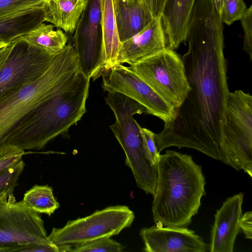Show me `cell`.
Here are the masks:
<instances>
[{
  "instance_id": "cell-25",
  "label": "cell",
  "mask_w": 252,
  "mask_h": 252,
  "mask_svg": "<svg viewBox=\"0 0 252 252\" xmlns=\"http://www.w3.org/2000/svg\"><path fill=\"white\" fill-rule=\"evenodd\" d=\"M246 9L243 0H223L220 15L222 23L230 25L240 20Z\"/></svg>"
},
{
  "instance_id": "cell-30",
  "label": "cell",
  "mask_w": 252,
  "mask_h": 252,
  "mask_svg": "<svg viewBox=\"0 0 252 252\" xmlns=\"http://www.w3.org/2000/svg\"><path fill=\"white\" fill-rule=\"evenodd\" d=\"M60 252L58 246L53 243L50 244L37 243L21 248L16 252Z\"/></svg>"
},
{
  "instance_id": "cell-7",
  "label": "cell",
  "mask_w": 252,
  "mask_h": 252,
  "mask_svg": "<svg viewBox=\"0 0 252 252\" xmlns=\"http://www.w3.org/2000/svg\"><path fill=\"white\" fill-rule=\"evenodd\" d=\"M134 217L126 206H109L88 216L68 220L63 227H54L48 236L60 252H69L73 247L118 234L130 226Z\"/></svg>"
},
{
  "instance_id": "cell-15",
  "label": "cell",
  "mask_w": 252,
  "mask_h": 252,
  "mask_svg": "<svg viewBox=\"0 0 252 252\" xmlns=\"http://www.w3.org/2000/svg\"><path fill=\"white\" fill-rule=\"evenodd\" d=\"M195 0H168L161 16L166 48L177 49L186 41L191 12Z\"/></svg>"
},
{
  "instance_id": "cell-18",
  "label": "cell",
  "mask_w": 252,
  "mask_h": 252,
  "mask_svg": "<svg viewBox=\"0 0 252 252\" xmlns=\"http://www.w3.org/2000/svg\"><path fill=\"white\" fill-rule=\"evenodd\" d=\"M99 3L101 48L105 71L117 65L121 42L117 26L114 0H99Z\"/></svg>"
},
{
  "instance_id": "cell-22",
  "label": "cell",
  "mask_w": 252,
  "mask_h": 252,
  "mask_svg": "<svg viewBox=\"0 0 252 252\" xmlns=\"http://www.w3.org/2000/svg\"><path fill=\"white\" fill-rule=\"evenodd\" d=\"M124 247L110 237L101 238L71 248V252H121Z\"/></svg>"
},
{
  "instance_id": "cell-19",
  "label": "cell",
  "mask_w": 252,
  "mask_h": 252,
  "mask_svg": "<svg viewBox=\"0 0 252 252\" xmlns=\"http://www.w3.org/2000/svg\"><path fill=\"white\" fill-rule=\"evenodd\" d=\"M42 8H33L0 17V42L9 43L44 22Z\"/></svg>"
},
{
  "instance_id": "cell-26",
  "label": "cell",
  "mask_w": 252,
  "mask_h": 252,
  "mask_svg": "<svg viewBox=\"0 0 252 252\" xmlns=\"http://www.w3.org/2000/svg\"><path fill=\"white\" fill-rule=\"evenodd\" d=\"M144 152L146 158L153 165L158 166L159 159V153L158 152L155 134L151 130L141 127L138 124Z\"/></svg>"
},
{
  "instance_id": "cell-32",
  "label": "cell",
  "mask_w": 252,
  "mask_h": 252,
  "mask_svg": "<svg viewBox=\"0 0 252 252\" xmlns=\"http://www.w3.org/2000/svg\"><path fill=\"white\" fill-rule=\"evenodd\" d=\"M10 42L4 47L0 49V67L2 65L9 52L10 48Z\"/></svg>"
},
{
  "instance_id": "cell-9",
  "label": "cell",
  "mask_w": 252,
  "mask_h": 252,
  "mask_svg": "<svg viewBox=\"0 0 252 252\" xmlns=\"http://www.w3.org/2000/svg\"><path fill=\"white\" fill-rule=\"evenodd\" d=\"M129 67L174 109L190 90L181 57L174 50L166 48Z\"/></svg>"
},
{
  "instance_id": "cell-29",
  "label": "cell",
  "mask_w": 252,
  "mask_h": 252,
  "mask_svg": "<svg viewBox=\"0 0 252 252\" xmlns=\"http://www.w3.org/2000/svg\"><path fill=\"white\" fill-rule=\"evenodd\" d=\"M168 0H142L154 18H161Z\"/></svg>"
},
{
  "instance_id": "cell-21",
  "label": "cell",
  "mask_w": 252,
  "mask_h": 252,
  "mask_svg": "<svg viewBox=\"0 0 252 252\" xmlns=\"http://www.w3.org/2000/svg\"><path fill=\"white\" fill-rule=\"evenodd\" d=\"M23 200L33 211L50 216L60 207L52 188L47 185H35L24 194Z\"/></svg>"
},
{
  "instance_id": "cell-5",
  "label": "cell",
  "mask_w": 252,
  "mask_h": 252,
  "mask_svg": "<svg viewBox=\"0 0 252 252\" xmlns=\"http://www.w3.org/2000/svg\"><path fill=\"white\" fill-rule=\"evenodd\" d=\"M105 101L115 117V122L110 127L125 153L126 164L131 170L137 186L144 190L154 188L157 183L158 167L146 158L138 124L133 117L146 113L145 108L117 92L108 93Z\"/></svg>"
},
{
  "instance_id": "cell-34",
  "label": "cell",
  "mask_w": 252,
  "mask_h": 252,
  "mask_svg": "<svg viewBox=\"0 0 252 252\" xmlns=\"http://www.w3.org/2000/svg\"><path fill=\"white\" fill-rule=\"evenodd\" d=\"M126 3H132L142 1V0H122Z\"/></svg>"
},
{
  "instance_id": "cell-12",
  "label": "cell",
  "mask_w": 252,
  "mask_h": 252,
  "mask_svg": "<svg viewBox=\"0 0 252 252\" xmlns=\"http://www.w3.org/2000/svg\"><path fill=\"white\" fill-rule=\"evenodd\" d=\"M140 235L146 252H206L209 246L193 231L186 227H162L157 224L143 228Z\"/></svg>"
},
{
  "instance_id": "cell-27",
  "label": "cell",
  "mask_w": 252,
  "mask_h": 252,
  "mask_svg": "<svg viewBox=\"0 0 252 252\" xmlns=\"http://www.w3.org/2000/svg\"><path fill=\"white\" fill-rule=\"evenodd\" d=\"M25 150L15 145L5 144L0 148V171L22 159Z\"/></svg>"
},
{
  "instance_id": "cell-28",
  "label": "cell",
  "mask_w": 252,
  "mask_h": 252,
  "mask_svg": "<svg viewBox=\"0 0 252 252\" xmlns=\"http://www.w3.org/2000/svg\"><path fill=\"white\" fill-rule=\"evenodd\" d=\"M244 33L243 50L252 59V5L247 8L240 20Z\"/></svg>"
},
{
  "instance_id": "cell-3",
  "label": "cell",
  "mask_w": 252,
  "mask_h": 252,
  "mask_svg": "<svg viewBox=\"0 0 252 252\" xmlns=\"http://www.w3.org/2000/svg\"><path fill=\"white\" fill-rule=\"evenodd\" d=\"M90 82V79L80 71L71 84L30 112L13 130L5 144L24 150H39L66 133L87 111Z\"/></svg>"
},
{
  "instance_id": "cell-13",
  "label": "cell",
  "mask_w": 252,
  "mask_h": 252,
  "mask_svg": "<svg viewBox=\"0 0 252 252\" xmlns=\"http://www.w3.org/2000/svg\"><path fill=\"white\" fill-rule=\"evenodd\" d=\"M244 194L239 192L227 198L215 215L211 231L210 252H232L240 231Z\"/></svg>"
},
{
  "instance_id": "cell-2",
  "label": "cell",
  "mask_w": 252,
  "mask_h": 252,
  "mask_svg": "<svg viewBox=\"0 0 252 252\" xmlns=\"http://www.w3.org/2000/svg\"><path fill=\"white\" fill-rule=\"evenodd\" d=\"M152 213L157 224L186 227L205 195V177L191 156L167 150L159 155Z\"/></svg>"
},
{
  "instance_id": "cell-31",
  "label": "cell",
  "mask_w": 252,
  "mask_h": 252,
  "mask_svg": "<svg viewBox=\"0 0 252 252\" xmlns=\"http://www.w3.org/2000/svg\"><path fill=\"white\" fill-rule=\"evenodd\" d=\"M240 229L245 234V237L248 239H252V212H246L242 215L240 222Z\"/></svg>"
},
{
  "instance_id": "cell-35",
  "label": "cell",
  "mask_w": 252,
  "mask_h": 252,
  "mask_svg": "<svg viewBox=\"0 0 252 252\" xmlns=\"http://www.w3.org/2000/svg\"><path fill=\"white\" fill-rule=\"evenodd\" d=\"M9 43H5L4 42H0V49L4 47L6 45H7Z\"/></svg>"
},
{
  "instance_id": "cell-20",
  "label": "cell",
  "mask_w": 252,
  "mask_h": 252,
  "mask_svg": "<svg viewBox=\"0 0 252 252\" xmlns=\"http://www.w3.org/2000/svg\"><path fill=\"white\" fill-rule=\"evenodd\" d=\"M53 24L43 22L28 33L21 36L30 44L37 47L44 52L55 55L67 45L68 38L61 29H55Z\"/></svg>"
},
{
  "instance_id": "cell-23",
  "label": "cell",
  "mask_w": 252,
  "mask_h": 252,
  "mask_svg": "<svg viewBox=\"0 0 252 252\" xmlns=\"http://www.w3.org/2000/svg\"><path fill=\"white\" fill-rule=\"evenodd\" d=\"M25 163L21 159L14 164L0 171V194L5 191L13 192L17 180L23 172Z\"/></svg>"
},
{
  "instance_id": "cell-14",
  "label": "cell",
  "mask_w": 252,
  "mask_h": 252,
  "mask_svg": "<svg viewBox=\"0 0 252 252\" xmlns=\"http://www.w3.org/2000/svg\"><path fill=\"white\" fill-rule=\"evenodd\" d=\"M166 48L161 18H154L138 33L121 42L117 65L136 63Z\"/></svg>"
},
{
  "instance_id": "cell-6",
  "label": "cell",
  "mask_w": 252,
  "mask_h": 252,
  "mask_svg": "<svg viewBox=\"0 0 252 252\" xmlns=\"http://www.w3.org/2000/svg\"><path fill=\"white\" fill-rule=\"evenodd\" d=\"M220 160L252 177V96L229 92Z\"/></svg>"
},
{
  "instance_id": "cell-11",
  "label": "cell",
  "mask_w": 252,
  "mask_h": 252,
  "mask_svg": "<svg viewBox=\"0 0 252 252\" xmlns=\"http://www.w3.org/2000/svg\"><path fill=\"white\" fill-rule=\"evenodd\" d=\"M101 76L104 91L127 96L142 105L147 114L159 118L164 123L173 118L175 109L129 66L118 64L104 71Z\"/></svg>"
},
{
  "instance_id": "cell-1",
  "label": "cell",
  "mask_w": 252,
  "mask_h": 252,
  "mask_svg": "<svg viewBox=\"0 0 252 252\" xmlns=\"http://www.w3.org/2000/svg\"><path fill=\"white\" fill-rule=\"evenodd\" d=\"M187 52L181 57L190 88L172 119L155 134L158 152L194 149L220 160L229 90L222 22L215 5L195 3L189 20Z\"/></svg>"
},
{
  "instance_id": "cell-36",
  "label": "cell",
  "mask_w": 252,
  "mask_h": 252,
  "mask_svg": "<svg viewBox=\"0 0 252 252\" xmlns=\"http://www.w3.org/2000/svg\"><path fill=\"white\" fill-rule=\"evenodd\" d=\"M48 0H47V1H48Z\"/></svg>"
},
{
  "instance_id": "cell-24",
  "label": "cell",
  "mask_w": 252,
  "mask_h": 252,
  "mask_svg": "<svg viewBox=\"0 0 252 252\" xmlns=\"http://www.w3.org/2000/svg\"><path fill=\"white\" fill-rule=\"evenodd\" d=\"M47 0H0V17L33 8H43Z\"/></svg>"
},
{
  "instance_id": "cell-4",
  "label": "cell",
  "mask_w": 252,
  "mask_h": 252,
  "mask_svg": "<svg viewBox=\"0 0 252 252\" xmlns=\"http://www.w3.org/2000/svg\"><path fill=\"white\" fill-rule=\"evenodd\" d=\"M79 63L74 46L68 44L40 77L0 99V148L30 112L76 79L81 71Z\"/></svg>"
},
{
  "instance_id": "cell-16",
  "label": "cell",
  "mask_w": 252,
  "mask_h": 252,
  "mask_svg": "<svg viewBox=\"0 0 252 252\" xmlns=\"http://www.w3.org/2000/svg\"><path fill=\"white\" fill-rule=\"evenodd\" d=\"M114 3L121 42L138 33L154 19L142 1L126 3L122 0H114Z\"/></svg>"
},
{
  "instance_id": "cell-10",
  "label": "cell",
  "mask_w": 252,
  "mask_h": 252,
  "mask_svg": "<svg viewBox=\"0 0 252 252\" xmlns=\"http://www.w3.org/2000/svg\"><path fill=\"white\" fill-rule=\"evenodd\" d=\"M57 54L44 52L21 36L11 41L9 52L0 67V99L40 77Z\"/></svg>"
},
{
  "instance_id": "cell-8",
  "label": "cell",
  "mask_w": 252,
  "mask_h": 252,
  "mask_svg": "<svg viewBox=\"0 0 252 252\" xmlns=\"http://www.w3.org/2000/svg\"><path fill=\"white\" fill-rule=\"evenodd\" d=\"M13 193L0 194V252H16L28 245L52 243L39 213L23 200L17 201Z\"/></svg>"
},
{
  "instance_id": "cell-33",
  "label": "cell",
  "mask_w": 252,
  "mask_h": 252,
  "mask_svg": "<svg viewBox=\"0 0 252 252\" xmlns=\"http://www.w3.org/2000/svg\"><path fill=\"white\" fill-rule=\"evenodd\" d=\"M218 13L220 15L223 0H213Z\"/></svg>"
},
{
  "instance_id": "cell-17",
  "label": "cell",
  "mask_w": 252,
  "mask_h": 252,
  "mask_svg": "<svg viewBox=\"0 0 252 252\" xmlns=\"http://www.w3.org/2000/svg\"><path fill=\"white\" fill-rule=\"evenodd\" d=\"M89 0H49L42 10L44 21L72 33L87 8Z\"/></svg>"
}]
</instances>
